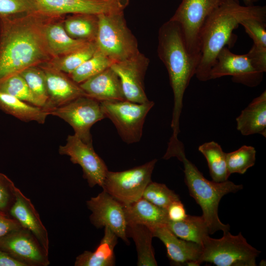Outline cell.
Returning <instances> with one entry per match:
<instances>
[{"label": "cell", "instance_id": "6da1fadb", "mask_svg": "<svg viewBox=\"0 0 266 266\" xmlns=\"http://www.w3.org/2000/svg\"><path fill=\"white\" fill-rule=\"evenodd\" d=\"M48 17L40 11L0 16V82L52 59L43 33Z\"/></svg>", "mask_w": 266, "mask_h": 266}, {"label": "cell", "instance_id": "7a4b0ae2", "mask_svg": "<svg viewBox=\"0 0 266 266\" xmlns=\"http://www.w3.org/2000/svg\"><path fill=\"white\" fill-rule=\"evenodd\" d=\"M247 19L266 21V6L242 5L238 0H225L207 17L200 35V59L195 76L202 82L209 80V73L217 56L227 45L233 46V31Z\"/></svg>", "mask_w": 266, "mask_h": 266}, {"label": "cell", "instance_id": "3957f363", "mask_svg": "<svg viewBox=\"0 0 266 266\" xmlns=\"http://www.w3.org/2000/svg\"><path fill=\"white\" fill-rule=\"evenodd\" d=\"M157 53L166 68L173 92L171 137L177 138L180 132L179 120L184 95L191 79L195 75L201 55L189 52L179 25L170 20L159 29Z\"/></svg>", "mask_w": 266, "mask_h": 266}, {"label": "cell", "instance_id": "277c9868", "mask_svg": "<svg viewBox=\"0 0 266 266\" xmlns=\"http://www.w3.org/2000/svg\"><path fill=\"white\" fill-rule=\"evenodd\" d=\"M177 158L183 165L184 181L190 195L200 206L203 218L208 229L209 233L213 234L222 231L229 232L230 225L224 224L218 216L219 202L225 195L235 193L243 188L242 185H237L227 180L216 182L206 179L198 168L186 156L183 144L178 139L168 142L166 151L163 156L165 160Z\"/></svg>", "mask_w": 266, "mask_h": 266}, {"label": "cell", "instance_id": "5b68a950", "mask_svg": "<svg viewBox=\"0 0 266 266\" xmlns=\"http://www.w3.org/2000/svg\"><path fill=\"white\" fill-rule=\"evenodd\" d=\"M98 16L96 45L113 63L128 59L139 52L137 39L128 27L124 11Z\"/></svg>", "mask_w": 266, "mask_h": 266}, {"label": "cell", "instance_id": "8992f818", "mask_svg": "<svg viewBox=\"0 0 266 266\" xmlns=\"http://www.w3.org/2000/svg\"><path fill=\"white\" fill-rule=\"evenodd\" d=\"M199 263L217 266H256L260 251L249 244L241 233L232 234L229 231L219 239L207 236L202 245Z\"/></svg>", "mask_w": 266, "mask_h": 266}, {"label": "cell", "instance_id": "52a82bcc", "mask_svg": "<svg viewBox=\"0 0 266 266\" xmlns=\"http://www.w3.org/2000/svg\"><path fill=\"white\" fill-rule=\"evenodd\" d=\"M105 118L114 124L122 140L128 144L139 141L146 117L154 105L153 101L139 103L129 100L100 102Z\"/></svg>", "mask_w": 266, "mask_h": 266}, {"label": "cell", "instance_id": "ba28073f", "mask_svg": "<svg viewBox=\"0 0 266 266\" xmlns=\"http://www.w3.org/2000/svg\"><path fill=\"white\" fill-rule=\"evenodd\" d=\"M157 159L122 171H108L103 190L123 205L131 204L142 198L145 189L151 181Z\"/></svg>", "mask_w": 266, "mask_h": 266}, {"label": "cell", "instance_id": "9c48e42d", "mask_svg": "<svg viewBox=\"0 0 266 266\" xmlns=\"http://www.w3.org/2000/svg\"><path fill=\"white\" fill-rule=\"evenodd\" d=\"M224 0H182L169 20L179 25L190 53L200 54V35L202 28L207 17Z\"/></svg>", "mask_w": 266, "mask_h": 266}, {"label": "cell", "instance_id": "30bf717a", "mask_svg": "<svg viewBox=\"0 0 266 266\" xmlns=\"http://www.w3.org/2000/svg\"><path fill=\"white\" fill-rule=\"evenodd\" d=\"M50 115L57 116L73 128L74 134L84 142L93 144L90 130L96 123L105 118L100 102L87 96L79 97L53 109Z\"/></svg>", "mask_w": 266, "mask_h": 266}, {"label": "cell", "instance_id": "8fae6325", "mask_svg": "<svg viewBox=\"0 0 266 266\" xmlns=\"http://www.w3.org/2000/svg\"><path fill=\"white\" fill-rule=\"evenodd\" d=\"M264 72L256 66L248 53L238 55L225 47L218 53L209 73V80L231 76L232 81L254 87L262 82Z\"/></svg>", "mask_w": 266, "mask_h": 266}, {"label": "cell", "instance_id": "7c38bea8", "mask_svg": "<svg viewBox=\"0 0 266 266\" xmlns=\"http://www.w3.org/2000/svg\"><path fill=\"white\" fill-rule=\"evenodd\" d=\"M59 152L69 156L73 164L81 167L83 176L90 187L96 185L102 187L108 170L104 162L95 151L93 144L84 142L74 134L68 135L66 144L59 146Z\"/></svg>", "mask_w": 266, "mask_h": 266}, {"label": "cell", "instance_id": "4fadbf2b", "mask_svg": "<svg viewBox=\"0 0 266 266\" xmlns=\"http://www.w3.org/2000/svg\"><path fill=\"white\" fill-rule=\"evenodd\" d=\"M0 249L25 266H47L49 253L36 237L22 227L0 237Z\"/></svg>", "mask_w": 266, "mask_h": 266}, {"label": "cell", "instance_id": "5bb4252c", "mask_svg": "<svg viewBox=\"0 0 266 266\" xmlns=\"http://www.w3.org/2000/svg\"><path fill=\"white\" fill-rule=\"evenodd\" d=\"M40 11L51 17L75 13L95 15L124 11L129 0H35Z\"/></svg>", "mask_w": 266, "mask_h": 266}, {"label": "cell", "instance_id": "9a60e30c", "mask_svg": "<svg viewBox=\"0 0 266 266\" xmlns=\"http://www.w3.org/2000/svg\"><path fill=\"white\" fill-rule=\"evenodd\" d=\"M92 214L91 223L97 228L107 227L127 244L129 243L126 233L127 222L124 205L103 190L96 197L86 201Z\"/></svg>", "mask_w": 266, "mask_h": 266}, {"label": "cell", "instance_id": "2e32d148", "mask_svg": "<svg viewBox=\"0 0 266 266\" xmlns=\"http://www.w3.org/2000/svg\"><path fill=\"white\" fill-rule=\"evenodd\" d=\"M149 59L141 52L126 60L114 63L111 68L118 75L126 100L143 103L150 101L146 95L144 78Z\"/></svg>", "mask_w": 266, "mask_h": 266}, {"label": "cell", "instance_id": "e0dca14e", "mask_svg": "<svg viewBox=\"0 0 266 266\" xmlns=\"http://www.w3.org/2000/svg\"><path fill=\"white\" fill-rule=\"evenodd\" d=\"M46 79L48 100L44 109L50 111L65 105L75 99L87 96L79 85L69 75L49 65L47 62L39 65Z\"/></svg>", "mask_w": 266, "mask_h": 266}, {"label": "cell", "instance_id": "ac0fdd59", "mask_svg": "<svg viewBox=\"0 0 266 266\" xmlns=\"http://www.w3.org/2000/svg\"><path fill=\"white\" fill-rule=\"evenodd\" d=\"M152 232L154 237L158 238L165 245L171 263L176 266L200 265L199 261L202 251V245L178 237L166 226L158 227Z\"/></svg>", "mask_w": 266, "mask_h": 266}, {"label": "cell", "instance_id": "d6986e66", "mask_svg": "<svg viewBox=\"0 0 266 266\" xmlns=\"http://www.w3.org/2000/svg\"><path fill=\"white\" fill-rule=\"evenodd\" d=\"M15 200L8 215L15 219L20 226L29 231L49 253V239L48 232L31 200L17 187L15 189Z\"/></svg>", "mask_w": 266, "mask_h": 266}, {"label": "cell", "instance_id": "ffe728a7", "mask_svg": "<svg viewBox=\"0 0 266 266\" xmlns=\"http://www.w3.org/2000/svg\"><path fill=\"white\" fill-rule=\"evenodd\" d=\"M64 17H48L44 24V39L52 58L66 55L90 42L71 37L65 29Z\"/></svg>", "mask_w": 266, "mask_h": 266}, {"label": "cell", "instance_id": "44dd1931", "mask_svg": "<svg viewBox=\"0 0 266 266\" xmlns=\"http://www.w3.org/2000/svg\"><path fill=\"white\" fill-rule=\"evenodd\" d=\"M79 85L87 96L100 102L126 100L120 80L111 67Z\"/></svg>", "mask_w": 266, "mask_h": 266}, {"label": "cell", "instance_id": "7402d4cb", "mask_svg": "<svg viewBox=\"0 0 266 266\" xmlns=\"http://www.w3.org/2000/svg\"><path fill=\"white\" fill-rule=\"evenodd\" d=\"M127 224H140L152 231L166 226L169 220L167 210L158 207L142 197L137 201L124 205Z\"/></svg>", "mask_w": 266, "mask_h": 266}, {"label": "cell", "instance_id": "603a6c76", "mask_svg": "<svg viewBox=\"0 0 266 266\" xmlns=\"http://www.w3.org/2000/svg\"><path fill=\"white\" fill-rule=\"evenodd\" d=\"M236 129L243 135L266 137V91L255 98L236 118Z\"/></svg>", "mask_w": 266, "mask_h": 266}, {"label": "cell", "instance_id": "cb8c5ba5", "mask_svg": "<svg viewBox=\"0 0 266 266\" xmlns=\"http://www.w3.org/2000/svg\"><path fill=\"white\" fill-rule=\"evenodd\" d=\"M118 236L108 227H105L104 235L94 252L85 251L78 256L75 266H113L115 265L114 249Z\"/></svg>", "mask_w": 266, "mask_h": 266}, {"label": "cell", "instance_id": "d4e9b609", "mask_svg": "<svg viewBox=\"0 0 266 266\" xmlns=\"http://www.w3.org/2000/svg\"><path fill=\"white\" fill-rule=\"evenodd\" d=\"M0 110L22 121H35L43 124L49 111L44 108L29 104L9 94L0 92Z\"/></svg>", "mask_w": 266, "mask_h": 266}, {"label": "cell", "instance_id": "484cf974", "mask_svg": "<svg viewBox=\"0 0 266 266\" xmlns=\"http://www.w3.org/2000/svg\"><path fill=\"white\" fill-rule=\"evenodd\" d=\"M65 29L72 38L86 42L95 41L99 26L97 15L75 13L65 16Z\"/></svg>", "mask_w": 266, "mask_h": 266}, {"label": "cell", "instance_id": "4316f807", "mask_svg": "<svg viewBox=\"0 0 266 266\" xmlns=\"http://www.w3.org/2000/svg\"><path fill=\"white\" fill-rule=\"evenodd\" d=\"M126 233L127 237H132L135 242L137 253V265L157 266L152 244L154 237L152 231L142 225L129 224L127 226Z\"/></svg>", "mask_w": 266, "mask_h": 266}, {"label": "cell", "instance_id": "83f0119b", "mask_svg": "<svg viewBox=\"0 0 266 266\" xmlns=\"http://www.w3.org/2000/svg\"><path fill=\"white\" fill-rule=\"evenodd\" d=\"M166 227L176 236L201 245L209 235L207 225L201 216L187 215L180 221H169Z\"/></svg>", "mask_w": 266, "mask_h": 266}, {"label": "cell", "instance_id": "f1b7e54d", "mask_svg": "<svg viewBox=\"0 0 266 266\" xmlns=\"http://www.w3.org/2000/svg\"><path fill=\"white\" fill-rule=\"evenodd\" d=\"M198 150L206 160L212 181L222 182L228 180L230 176L227 168L226 153L221 146L211 141L200 145Z\"/></svg>", "mask_w": 266, "mask_h": 266}, {"label": "cell", "instance_id": "f546056e", "mask_svg": "<svg viewBox=\"0 0 266 266\" xmlns=\"http://www.w3.org/2000/svg\"><path fill=\"white\" fill-rule=\"evenodd\" d=\"M97 50L96 42H90L66 55L52 58L47 63L54 68L69 74L91 58Z\"/></svg>", "mask_w": 266, "mask_h": 266}, {"label": "cell", "instance_id": "4dcf8cb0", "mask_svg": "<svg viewBox=\"0 0 266 266\" xmlns=\"http://www.w3.org/2000/svg\"><path fill=\"white\" fill-rule=\"evenodd\" d=\"M34 98L36 106L45 108L48 100L45 75L39 66L28 67L19 73Z\"/></svg>", "mask_w": 266, "mask_h": 266}, {"label": "cell", "instance_id": "1f68e13d", "mask_svg": "<svg viewBox=\"0 0 266 266\" xmlns=\"http://www.w3.org/2000/svg\"><path fill=\"white\" fill-rule=\"evenodd\" d=\"M113 63L109 58L98 49L91 58L68 75L75 82L79 84L110 67Z\"/></svg>", "mask_w": 266, "mask_h": 266}, {"label": "cell", "instance_id": "d6a6232c", "mask_svg": "<svg viewBox=\"0 0 266 266\" xmlns=\"http://www.w3.org/2000/svg\"><path fill=\"white\" fill-rule=\"evenodd\" d=\"M256 151L249 145H243L237 150L226 153V165L228 173L243 174L253 166L256 162Z\"/></svg>", "mask_w": 266, "mask_h": 266}, {"label": "cell", "instance_id": "836d02e7", "mask_svg": "<svg viewBox=\"0 0 266 266\" xmlns=\"http://www.w3.org/2000/svg\"><path fill=\"white\" fill-rule=\"evenodd\" d=\"M142 197L166 210L172 202L180 200L178 195L165 184L152 181L146 186Z\"/></svg>", "mask_w": 266, "mask_h": 266}, {"label": "cell", "instance_id": "e575fe53", "mask_svg": "<svg viewBox=\"0 0 266 266\" xmlns=\"http://www.w3.org/2000/svg\"><path fill=\"white\" fill-rule=\"evenodd\" d=\"M0 92L36 106V103L27 83L22 76L16 74L0 82Z\"/></svg>", "mask_w": 266, "mask_h": 266}, {"label": "cell", "instance_id": "d590c367", "mask_svg": "<svg viewBox=\"0 0 266 266\" xmlns=\"http://www.w3.org/2000/svg\"><path fill=\"white\" fill-rule=\"evenodd\" d=\"M38 11L40 10L35 0H0V16Z\"/></svg>", "mask_w": 266, "mask_h": 266}, {"label": "cell", "instance_id": "8d00e7d4", "mask_svg": "<svg viewBox=\"0 0 266 266\" xmlns=\"http://www.w3.org/2000/svg\"><path fill=\"white\" fill-rule=\"evenodd\" d=\"M266 22L256 19H247L242 21L240 25L252 39L254 44L266 47Z\"/></svg>", "mask_w": 266, "mask_h": 266}, {"label": "cell", "instance_id": "74e56055", "mask_svg": "<svg viewBox=\"0 0 266 266\" xmlns=\"http://www.w3.org/2000/svg\"><path fill=\"white\" fill-rule=\"evenodd\" d=\"M15 185L5 174L0 173V211L8 214L15 200Z\"/></svg>", "mask_w": 266, "mask_h": 266}, {"label": "cell", "instance_id": "f35d334b", "mask_svg": "<svg viewBox=\"0 0 266 266\" xmlns=\"http://www.w3.org/2000/svg\"><path fill=\"white\" fill-rule=\"evenodd\" d=\"M247 53L257 67L265 73L266 71V47L253 44Z\"/></svg>", "mask_w": 266, "mask_h": 266}, {"label": "cell", "instance_id": "ab89813d", "mask_svg": "<svg viewBox=\"0 0 266 266\" xmlns=\"http://www.w3.org/2000/svg\"><path fill=\"white\" fill-rule=\"evenodd\" d=\"M166 210L168 219L171 221H181L187 215L184 206L180 200L172 202Z\"/></svg>", "mask_w": 266, "mask_h": 266}, {"label": "cell", "instance_id": "60d3db41", "mask_svg": "<svg viewBox=\"0 0 266 266\" xmlns=\"http://www.w3.org/2000/svg\"><path fill=\"white\" fill-rule=\"evenodd\" d=\"M20 227L21 226L15 219L0 211V237Z\"/></svg>", "mask_w": 266, "mask_h": 266}, {"label": "cell", "instance_id": "b9f144b4", "mask_svg": "<svg viewBox=\"0 0 266 266\" xmlns=\"http://www.w3.org/2000/svg\"><path fill=\"white\" fill-rule=\"evenodd\" d=\"M0 266H25L0 249Z\"/></svg>", "mask_w": 266, "mask_h": 266}, {"label": "cell", "instance_id": "7bdbcfd3", "mask_svg": "<svg viewBox=\"0 0 266 266\" xmlns=\"http://www.w3.org/2000/svg\"><path fill=\"white\" fill-rule=\"evenodd\" d=\"M245 5H252L260 0H242Z\"/></svg>", "mask_w": 266, "mask_h": 266}]
</instances>
